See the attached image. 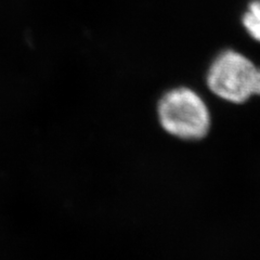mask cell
<instances>
[{
  "mask_svg": "<svg viewBox=\"0 0 260 260\" xmlns=\"http://www.w3.org/2000/svg\"><path fill=\"white\" fill-rule=\"evenodd\" d=\"M156 111L160 128L174 139L200 142L210 133V111L203 98L191 88L170 89L159 99Z\"/></svg>",
  "mask_w": 260,
  "mask_h": 260,
  "instance_id": "cell-1",
  "label": "cell"
},
{
  "mask_svg": "<svg viewBox=\"0 0 260 260\" xmlns=\"http://www.w3.org/2000/svg\"><path fill=\"white\" fill-rule=\"evenodd\" d=\"M206 83L218 98L242 104L251 96H260V68L238 51L224 50L209 65Z\"/></svg>",
  "mask_w": 260,
  "mask_h": 260,
  "instance_id": "cell-2",
  "label": "cell"
},
{
  "mask_svg": "<svg viewBox=\"0 0 260 260\" xmlns=\"http://www.w3.org/2000/svg\"><path fill=\"white\" fill-rule=\"evenodd\" d=\"M242 23L248 35L260 43V0H251L243 14Z\"/></svg>",
  "mask_w": 260,
  "mask_h": 260,
  "instance_id": "cell-3",
  "label": "cell"
}]
</instances>
